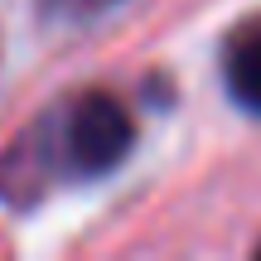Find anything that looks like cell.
Returning a JSON list of instances; mask_svg holds the SVG:
<instances>
[{"label": "cell", "mask_w": 261, "mask_h": 261, "mask_svg": "<svg viewBox=\"0 0 261 261\" xmlns=\"http://www.w3.org/2000/svg\"><path fill=\"white\" fill-rule=\"evenodd\" d=\"M136 121L112 92H83L63 107L48 126L24 136L0 165V194L29 198L44 189L48 169H63L77 179H102L130 155Z\"/></svg>", "instance_id": "6da1fadb"}, {"label": "cell", "mask_w": 261, "mask_h": 261, "mask_svg": "<svg viewBox=\"0 0 261 261\" xmlns=\"http://www.w3.org/2000/svg\"><path fill=\"white\" fill-rule=\"evenodd\" d=\"M223 77L237 107L261 116V19L242 24L223 48Z\"/></svg>", "instance_id": "7a4b0ae2"}, {"label": "cell", "mask_w": 261, "mask_h": 261, "mask_svg": "<svg viewBox=\"0 0 261 261\" xmlns=\"http://www.w3.org/2000/svg\"><path fill=\"white\" fill-rule=\"evenodd\" d=\"M48 5H63V10H92V5H102V0H48Z\"/></svg>", "instance_id": "3957f363"}]
</instances>
